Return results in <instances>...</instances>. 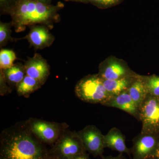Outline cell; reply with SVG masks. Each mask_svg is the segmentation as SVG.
<instances>
[{
  "label": "cell",
  "mask_w": 159,
  "mask_h": 159,
  "mask_svg": "<svg viewBox=\"0 0 159 159\" xmlns=\"http://www.w3.org/2000/svg\"><path fill=\"white\" fill-rule=\"evenodd\" d=\"M50 154L26 120L5 129L1 134L0 159H46Z\"/></svg>",
  "instance_id": "6da1fadb"
},
{
  "label": "cell",
  "mask_w": 159,
  "mask_h": 159,
  "mask_svg": "<svg viewBox=\"0 0 159 159\" xmlns=\"http://www.w3.org/2000/svg\"><path fill=\"white\" fill-rule=\"evenodd\" d=\"M56 10L55 6L34 0H18L12 12L16 31H23L26 26L48 21Z\"/></svg>",
  "instance_id": "7a4b0ae2"
},
{
  "label": "cell",
  "mask_w": 159,
  "mask_h": 159,
  "mask_svg": "<svg viewBox=\"0 0 159 159\" xmlns=\"http://www.w3.org/2000/svg\"><path fill=\"white\" fill-rule=\"evenodd\" d=\"M75 93L80 100L94 104H102L112 97L106 89L98 74L89 75L79 80L75 86Z\"/></svg>",
  "instance_id": "3957f363"
},
{
  "label": "cell",
  "mask_w": 159,
  "mask_h": 159,
  "mask_svg": "<svg viewBox=\"0 0 159 159\" xmlns=\"http://www.w3.org/2000/svg\"><path fill=\"white\" fill-rule=\"evenodd\" d=\"M50 152L57 159H73L86 150L77 132L67 129L63 132Z\"/></svg>",
  "instance_id": "277c9868"
},
{
  "label": "cell",
  "mask_w": 159,
  "mask_h": 159,
  "mask_svg": "<svg viewBox=\"0 0 159 159\" xmlns=\"http://www.w3.org/2000/svg\"><path fill=\"white\" fill-rule=\"evenodd\" d=\"M26 121L31 132L44 144H54L63 132L68 128L66 123L48 122L36 118H30Z\"/></svg>",
  "instance_id": "5b68a950"
},
{
  "label": "cell",
  "mask_w": 159,
  "mask_h": 159,
  "mask_svg": "<svg viewBox=\"0 0 159 159\" xmlns=\"http://www.w3.org/2000/svg\"><path fill=\"white\" fill-rule=\"evenodd\" d=\"M139 121L141 133H156L159 130V97L148 94L140 106Z\"/></svg>",
  "instance_id": "8992f818"
},
{
  "label": "cell",
  "mask_w": 159,
  "mask_h": 159,
  "mask_svg": "<svg viewBox=\"0 0 159 159\" xmlns=\"http://www.w3.org/2000/svg\"><path fill=\"white\" fill-rule=\"evenodd\" d=\"M86 151L94 157L102 156L104 146V135L94 125H88L77 132Z\"/></svg>",
  "instance_id": "52a82bcc"
},
{
  "label": "cell",
  "mask_w": 159,
  "mask_h": 159,
  "mask_svg": "<svg viewBox=\"0 0 159 159\" xmlns=\"http://www.w3.org/2000/svg\"><path fill=\"white\" fill-rule=\"evenodd\" d=\"M155 134L141 132L134 138L130 150L133 159L151 158L154 156L159 143Z\"/></svg>",
  "instance_id": "ba28073f"
},
{
  "label": "cell",
  "mask_w": 159,
  "mask_h": 159,
  "mask_svg": "<svg viewBox=\"0 0 159 159\" xmlns=\"http://www.w3.org/2000/svg\"><path fill=\"white\" fill-rule=\"evenodd\" d=\"M26 75L39 81L42 85L46 82L50 74L48 63L38 54L28 60L25 63Z\"/></svg>",
  "instance_id": "9c48e42d"
},
{
  "label": "cell",
  "mask_w": 159,
  "mask_h": 159,
  "mask_svg": "<svg viewBox=\"0 0 159 159\" xmlns=\"http://www.w3.org/2000/svg\"><path fill=\"white\" fill-rule=\"evenodd\" d=\"M101 105L119 109L139 120V108L131 98L128 90L119 95L111 97Z\"/></svg>",
  "instance_id": "30bf717a"
},
{
  "label": "cell",
  "mask_w": 159,
  "mask_h": 159,
  "mask_svg": "<svg viewBox=\"0 0 159 159\" xmlns=\"http://www.w3.org/2000/svg\"><path fill=\"white\" fill-rule=\"evenodd\" d=\"M98 75L102 79L105 80H117L124 77L139 76L132 73L122 64L115 61L101 66Z\"/></svg>",
  "instance_id": "8fae6325"
},
{
  "label": "cell",
  "mask_w": 159,
  "mask_h": 159,
  "mask_svg": "<svg viewBox=\"0 0 159 159\" xmlns=\"http://www.w3.org/2000/svg\"><path fill=\"white\" fill-rule=\"evenodd\" d=\"M105 148L116 151L120 153H130V150L126 146L125 143V137L121 131L116 127H113L104 135Z\"/></svg>",
  "instance_id": "7c38bea8"
},
{
  "label": "cell",
  "mask_w": 159,
  "mask_h": 159,
  "mask_svg": "<svg viewBox=\"0 0 159 159\" xmlns=\"http://www.w3.org/2000/svg\"><path fill=\"white\" fill-rule=\"evenodd\" d=\"M27 39L31 45L37 49L51 45L54 38L48 30L44 26H36L31 29Z\"/></svg>",
  "instance_id": "4fadbf2b"
},
{
  "label": "cell",
  "mask_w": 159,
  "mask_h": 159,
  "mask_svg": "<svg viewBox=\"0 0 159 159\" xmlns=\"http://www.w3.org/2000/svg\"><path fill=\"white\" fill-rule=\"evenodd\" d=\"M139 77H126L117 80L102 79L106 89L111 96L113 97L127 90L132 84Z\"/></svg>",
  "instance_id": "5bb4252c"
},
{
  "label": "cell",
  "mask_w": 159,
  "mask_h": 159,
  "mask_svg": "<svg viewBox=\"0 0 159 159\" xmlns=\"http://www.w3.org/2000/svg\"><path fill=\"white\" fill-rule=\"evenodd\" d=\"M128 92L131 98L139 108L148 94L142 77L139 76L135 79L129 88Z\"/></svg>",
  "instance_id": "9a60e30c"
},
{
  "label": "cell",
  "mask_w": 159,
  "mask_h": 159,
  "mask_svg": "<svg viewBox=\"0 0 159 159\" xmlns=\"http://www.w3.org/2000/svg\"><path fill=\"white\" fill-rule=\"evenodd\" d=\"M1 70L6 82L11 86L16 88L26 75L25 67L21 65H13L9 69Z\"/></svg>",
  "instance_id": "2e32d148"
},
{
  "label": "cell",
  "mask_w": 159,
  "mask_h": 159,
  "mask_svg": "<svg viewBox=\"0 0 159 159\" xmlns=\"http://www.w3.org/2000/svg\"><path fill=\"white\" fill-rule=\"evenodd\" d=\"M42 85L36 80L26 75L16 87L17 95L20 97L28 98Z\"/></svg>",
  "instance_id": "e0dca14e"
},
{
  "label": "cell",
  "mask_w": 159,
  "mask_h": 159,
  "mask_svg": "<svg viewBox=\"0 0 159 159\" xmlns=\"http://www.w3.org/2000/svg\"><path fill=\"white\" fill-rule=\"evenodd\" d=\"M16 58V55L13 51L2 50L0 52V67L1 70H5L11 67Z\"/></svg>",
  "instance_id": "ac0fdd59"
},
{
  "label": "cell",
  "mask_w": 159,
  "mask_h": 159,
  "mask_svg": "<svg viewBox=\"0 0 159 159\" xmlns=\"http://www.w3.org/2000/svg\"><path fill=\"white\" fill-rule=\"evenodd\" d=\"M148 94L159 97V77L156 76L142 77Z\"/></svg>",
  "instance_id": "d6986e66"
},
{
  "label": "cell",
  "mask_w": 159,
  "mask_h": 159,
  "mask_svg": "<svg viewBox=\"0 0 159 159\" xmlns=\"http://www.w3.org/2000/svg\"><path fill=\"white\" fill-rule=\"evenodd\" d=\"M10 24L1 22L0 24V43L2 46L3 44L9 40L10 38Z\"/></svg>",
  "instance_id": "ffe728a7"
},
{
  "label": "cell",
  "mask_w": 159,
  "mask_h": 159,
  "mask_svg": "<svg viewBox=\"0 0 159 159\" xmlns=\"http://www.w3.org/2000/svg\"><path fill=\"white\" fill-rule=\"evenodd\" d=\"M6 81L2 71H1V95L4 96L5 94L9 93L11 92L9 88L6 84Z\"/></svg>",
  "instance_id": "44dd1931"
},
{
  "label": "cell",
  "mask_w": 159,
  "mask_h": 159,
  "mask_svg": "<svg viewBox=\"0 0 159 159\" xmlns=\"http://www.w3.org/2000/svg\"><path fill=\"white\" fill-rule=\"evenodd\" d=\"M94 2L105 6H111L117 2L119 0H91Z\"/></svg>",
  "instance_id": "7402d4cb"
},
{
  "label": "cell",
  "mask_w": 159,
  "mask_h": 159,
  "mask_svg": "<svg viewBox=\"0 0 159 159\" xmlns=\"http://www.w3.org/2000/svg\"><path fill=\"white\" fill-rule=\"evenodd\" d=\"M90 159L89 157L88 154H87L86 152H84L78 155V156L75 157L74 159Z\"/></svg>",
  "instance_id": "603a6c76"
},
{
  "label": "cell",
  "mask_w": 159,
  "mask_h": 159,
  "mask_svg": "<svg viewBox=\"0 0 159 159\" xmlns=\"http://www.w3.org/2000/svg\"><path fill=\"white\" fill-rule=\"evenodd\" d=\"M102 159H126L125 156L123 155L122 153H120L117 157H107L103 158Z\"/></svg>",
  "instance_id": "cb8c5ba5"
},
{
  "label": "cell",
  "mask_w": 159,
  "mask_h": 159,
  "mask_svg": "<svg viewBox=\"0 0 159 159\" xmlns=\"http://www.w3.org/2000/svg\"><path fill=\"white\" fill-rule=\"evenodd\" d=\"M153 157H155L157 159H159V143Z\"/></svg>",
  "instance_id": "d4e9b609"
},
{
  "label": "cell",
  "mask_w": 159,
  "mask_h": 159,
  "mask_svg": "<svg viewBox=\"0 0 159 159\" xmlns=\"http://www.w3.org/2000/svg\"><path fill=\"white\" fill-rule=\"evenodd\" d=\"M46 159H57V158L55 157L54 156H53L52 154L51 153V152H50V154L49 155L48 157Z\"/></svg>",
  "instance_id": "484cf974"
},
{
  "label": "cell",
  "mask_w": 159,
  "mask_h": 159,
  "mask_svg": "<svg viewBox=\"0 0 159 159\" xmlns=\"http://www.w3.org/2000/svg\"><path fill=\"white\" fill-rule=\"evenodd\" d=\"M34 1L40 2L45 3V4H47V3L50 0H34Z\"/></svg>",
  "instance_id": "4316f807"
},
{
  "label": "cell",
  "mask_w": 159,
  "mask_h": 159,
  "mask_svg": "<svg viewBox=\"0 0 159 159\" xmlns=\"http://www.w3.org/2000/svg\"><path fill=\"white\" fill-rule=\"evenodd\" d=\"M1 1V2H5L6 0H0Z\"/></svg>",
  "instance_id": "83f0119b"
},
{
  "label": "cell",
  "mask_w": 159,
  "mask_h": 159,
  "mask_svg": "<svg viewBox=\"0 0 159 159\" xmlns=\"http://www.w3.org/2000/svg\"><path fill=\"white\" fill-rule=\"evenodd\" d=\"M145 159H151V158Z\"/></svg>",
  "instance_id": "f1b7e54d"
}]
</instances>
